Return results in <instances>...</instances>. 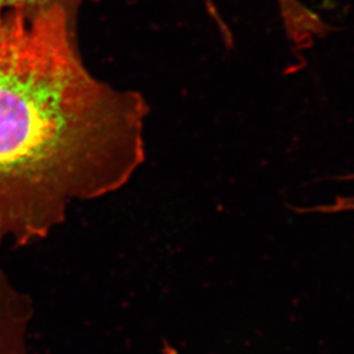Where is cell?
Wrapping results in <instances>:
<instances>
[{"mask_svg":"<svg viewBox=\"0 0 354 354\" xmlns=\"http://www.w3.org/2000/svg\"><path fill=\"white\" fill-rule=\"evenodd\" d=\"M91 1L99 0H0V12L21 11L26 16H35L42 11L59 7L77 21V13L80 8Z\"/></svg>","mask_w":354,"mask_h":354,"instance_id":"3957f363","label":"cell"},{"mask_svg":"<svg viewBox=\"0 0 354 354\" xmlns=\"http://www.w3.org/2000/svg\"><path fill=\"white\" fill-rule=\"evenodd\" d=\"M337 180L342 181H354V175H346L340 177ZM297 213L301 214H337V213H354V196H342L336 197L335 201L324 205H317V206H308V207H295Z\"/></svg>","mask_w":354,"mask_h":354,"instance_id":"5b68a950","label":"cell"},{"mask_svg":"<svg viewBox=\"0 0 354 354\" xmlns=\"http://www.w3.org/2000/svg\"><path fill=\"white\" fill-rule=\"evenodd\" d=\"M149 105L92 75L55 7L0 12V235L45 239L74 201L127 185L146 158Z\"/></svg>","mask_w":354,"mask_h":354,"instance_id":"6da1fadb","label":"cell"},{"mask_svg":"<svg viewBox=\"0 0 354 354\" xmlns=\"http://www.w3.org/2000/svg\"><path fill=\"white\" fill-rule=\"evenodd\" d=\"M4 238L0 235V248ZM33 308L17 290L0 261V354H29L28 328Z\"/></svg>","mask_w":354,"mask_h":354,"instance_id":"7a4b0ae2","label":"cell"},{"mask_svg":"<svg viewBox=\"0 0 354 354\" xmlns=\"http://www.w3.org/2000/svg\"><path fill=\"white\" fill-rule=\"evenodd\" d=\"M285 30L290 36H298L308 30L317 20V13L308 10L299 0H276Z\"/></svg>","mask_w":354,"mask_h":354,"instance_id":"277c9868","label":"cell"}]
</instances>
